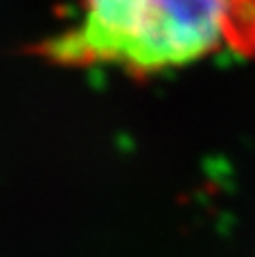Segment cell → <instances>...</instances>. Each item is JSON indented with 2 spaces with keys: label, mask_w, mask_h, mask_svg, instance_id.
I'll return each instance as SVG.
<instances>
[{
  "label": "cell",
  "mask_w": 255,
  "mask_h": 257,
  "mask_svg": "<svg viewBox=\"0 0 255 257\" xmlns=\"http://www.w3.org/2000/svg\"><path fill=\"white\" fill-rule=\"evenodd\" d=\"M34 52L52 66L143 79L219 52L255 57V0H75V21Z\"/></svg>",
  "instance_id": "6da1fadb"
}]
</instances>
